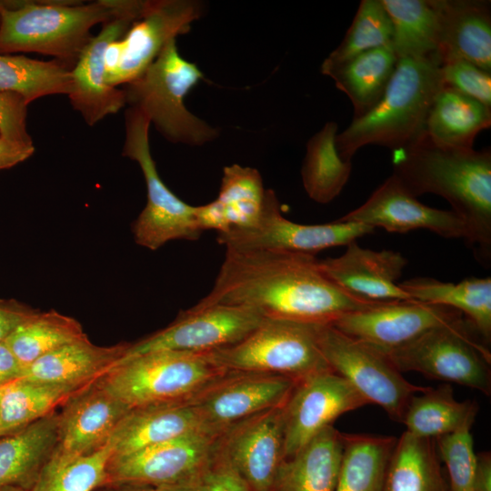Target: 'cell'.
<instances>
[{"label": "cell", "mask_w": 491, "mask_h": 491, "mask_svg": "<svg viewBox=\"0 0 491 491\" xmlns=\"http://www.w3.org/2000/svg\"><path fill=\"white\" fill-rule=\"evenodd\" d=\"M227 373L210 352L159 350L120 360L96 383L134 409L186 403Z\"/></svg>", "instance_id": "5"}, {"label": "cell", "mask_w": 491, "mask_h": 491, "mask_svg": "<svg viewBox=\"0 0 491 491\" xmlns=\"http://www.w3.org/2000/svg\"><path fill=\"white\" fill-rule=\"evenodd\" d=\"M393 25L398 59L438 55L439 19L435 0H381Z\"/></svg>", "instance_id": "35"}, {"label": "cell", "mask_w": 491, "mask_h": 491, "mask_svg": "<svg viewBox=\"0 0 491 491\" xmlns=\"http://www.w3.org/2000/svg\"><path fill=\"white\" fill-rule=\"evenodd\" d=\"M156 491H195L191 482L156 487Z\"/></svg>", "instance_id": "51"}, {"label": "cell", "mask_w": 491, "mask_h": 491, "mask_svg": "<svg viewBox=\"0 0 491 491\" xmlns=\"http://www.w3.org/2000/svg\"><path fill=\"white\" fill-rule=\"evenodd\" d=\"M317 325L265 318L241 341L210 354L228 372L279 375L300 381L331 369L319 348Z\"/></svg>", "instance_id": "7"}, {"label": "cell", "mask_w": 491, "mask_h": 491, "mask_svg": "<svg viewBox=\"0 0 491 491\" xmlns=\"http://www.w3.org/2000/svg\"><path fill=\"white\" fill-rule=\"evenodd\" d=\"M393 174L415 197H444L465 223L466 241L490 260L491 150L440 146L423 134L392 151Z\"/></svg>", "instance_id": "2"}, {"label": "cell", "mask_w": 491, "mask_h": 491, "mask_svg": "<svg viewBox=\"0 0 491 491\" xmlns=\"http://www.w3.org/2000/svg\"><path fill=\"white\" fill-rule=\"evenodd\" d=\"M0 491H28L17 486H0Z\"/></svg>", "instance_id": "52"}, {"label": "cell", "mask_w": 491, "mask_h": 491, "mask_svg": "<svg viewBox=\"0 0 491 491\" xmlns=\"http://www.w3.org/2000/svg\"><path fill=\"white\" fill-rule=\"evenodd\" d=\"M439 56L401 58L377 104L353 118L336 138L340 157L351 161L363 146L375 145L392 151L416 141L423 134L431 105L443 87Z\"/></svg>", "instance_id": "3"}, {"label": "cell", "mask_w": 491, "mask_h": 491, "mask_svg": "<svg viewBox=\"0 0 491 491\" xmlns=\"http://www.w3.org/2000/svg\"><path fill=\"white\" fill-rule=\"evenodd\" d=\"M343 454V433L333 426L282 463L274 491H336Z\"/></svg>", "instance_id": "28"}, {"label": "cell", "mask_w": 491, "mask_h": 491, "mask_svg": "<svg viewBox=\"0 0 491 491\" xmlns=\"http://www.w3.org/2000/svg\"><path fill=\"white\" fill-rule=\"evenodd\" d=\"M397 437L343 434V454L336 491H383Z\"/></svg>", "instance_id": "34"}, {"label": "cell", "mask_w": 491, "mask_h": 491, "mask_svg": "<svg viewBox=\"0 0 491 491\" xmlns=\"http://www.w3.org/2000/svg\"><path fill=\"white\" fill-rule=\"evenodd\" d=\"M145 4V1L117 0L115 14L102 24L100 33L91 37L71 69L69 100L90 126L126 105L123 89L105 82V52L141 16Z\"/></svg>", "instance_id": "15"}, {"label": "cell", "mask_w": 491, "mask_h": 491, "mask_svg": "<svg viewBox=\"0 0 491 491\" xmlns=\"http://www.w3.org/2000/svg\"><path fill=\"white\" fill-rule=\"evenodd\" d=\"M125 124L122 155L138 163L147 189L146 205L132 226L135 243L156 250L172 240L198 239L202 232L196 224L195 206L178 198L158 175L149 147L150 121L139 109L129 106Z\"/></svg>", "instance_id": "10"}, {"label": "cell", "mask_w": 491, "mask_h": 491, "mask_svg": "<svg viewBox=\"0 0 491 491\" xmlns=\"http://www.w3.org/2000/svg\"><path fill=\"white\" fill-rule=\"evenodd\" d=\"M297 382L279 375L228 372L186 403L207 428L224 433L243 419L283 406Z\"/></svg>", "instance_id": "17"}, {"label": "cell", "mask_w": 491, "mask_h": 491, "mask_svg": "<svg viewBox=\"0 0 491 491\" xmlns=\"http://www.w3.org/2000/svg\"><path fill=\"white\" fill-rule=\"evenodd\" d=\"M62 406L56 450L73 456H87L106 446L118 423L131 410L96 381Z\"/></svg>", "instance_id": "22"}, {"label": "cell", "mask_w": 491, "mask_h": 491, "mask_svg": "<svg viewBox=\"0 0 491 491\" xmlns=\"http://www.w3.org/2000/svg\"><path fill=\"white\" fill-rule=\"evenodd\" d=\"M37 309L13 299H0V343Z\"/></svg>", "instance_id": "46"}, {"label": "cell", "mask_w": 491, "mask_h": 491, "mask_svg": "<svg viewBox=\"0 0 491 491\" xmlns=\"http://www.w3.org/2000/svg\"><path fill=\"white\" fill-rule=\"evenodd\" d=\"M444 85L451 87L491 108V73L459 57L440 62Z\"/></svg>", "instance_id": "43"}, {"label": "cell", "mask_w": 491, "mask_h": 491, "mask_svg": "<svg viewBox=\"0 0 491 491\" xmlns=\"http://www.w3.org/2000/svg\"><path fill=\"white\" fill-rule=\"evenodd\" d=\"M3 389H4V386L0 387V401H1V396H2V393H3Z\"/></svg>", "instance_id": "53"}, {"label": "cell", "mask_w": 491, "mask_h": 491, "mask_svg": "<svg viewBox=\"0 0 491 491\" xmlns=\"http://www.w3.org/2000/svg\"><path fill=\"white\" fill-rule=\"evenodd\" d=\"M201 15L202 4L194 0L145 1L141 16L106 49L105 82L117 87L137 78Z\"/></svg>", "instance_id": "11"}, {"label": "cell", "mask_w": 491, "mask_h": 491, "mask_svg": "<svg viewBox=\"0 0 491 491\" xmlns=\"http://www.w3.org/2000/svg\"><path fill=\"white\" fill-rule=\"evenodd\" d=\"M57 442L55 412L0 437V486H17L31 491Z\"/></svg>", "instance_id": "27"}, {"label": "cell", "mask_w": 491, "mask_h": 491, "mask_svg": "<svg viewBox=\"0 0 491 491\" xmlns=\"http://www.w3.org/2000/svg\"><path fill=\"white\" fill-rule=\"evenodd\" d=\"M317 341L331 370L396 422L401 423L410 399L429 387L410 383L384 351L331 324L317 325Z\"/></svg>", "instance_id": "9"}, {"label": "cell", "mask_w": 491, "mask_h": 491, "mask_svg": "<svg viewBox=\"0 0 491 491\" xmlns=\"http://www.w3.org/2000/svg\"><path fill=\"white\" fill-rule=\"evenodd\" d=\"M375 229L356 223L334 221L322 225H303L286 219L281 213L275 192L266 189L262 215L248 228L217 233V242L225 249L275 250L314 255L323 249L347 246Z\"/></svg>", "instance_id": "12"}, {"label": "cell", "mask_w": 491, "mask_h": 491, "mask_svg": "<svg viewBox=\"0 0 491 491\" xmlns=\"http://www.w3.org/2000/svg\"><path fill=\"white\" fill-rule=\"evenodd\" d=\"M383 491H450L436 439L406 431L397 437Z\"/></svg>", "instance_id": "31"}, {"label": "cell", "mask_w": 491, "mask_h": 491, "mask_svg": "<svg viewBox=\"0 0 491 491\" xmlns=\"http://www.w3.org/2000/svg\"><path fill=\"white\" fill-rule=\"evenodd\" d=\"M191 483L195 491H252L242 476L216 449L209 463Z\"/></svg>", "instance_id": "44"}, {"label": "cell", "mask_w": 491, "mask_h": 491, "mask_svg": "<svg viewBox=\"0 0 491 491\" xmlns=\"http://www.w3.org/2000/svg\"><path fill=\"white\" fill-rule=\"evenodd\" d=\"M397 60L392 45L382 46L356 56L327 75L351 101L353 118L363 116L377 104L394 74Z\"/></svg>", "instance_id": "33"}, {"label": "cell", "mask_w": 491, "mask_h": 491, "mask_svg": "<svg viewBox=\"0 0 491 491\" xmlns=\"http://www.w3.org/2000/svg\"><path fill=\"white\" fill-rule=\"evenodd\" d=\"M28 103L19 95L0 93V135L16 143L34 145L26 130Z\"/></svg>", "instance_id": "45"}, {"label": "cell", "mask_w": 491, "mask_h": 491, "mask_svg": "<svg viewBox=\"0 0 491 491\" xmlns=\"http://www.w3.org/2000/svg\"><path fill=\"white\" fill-rule=\"evenodd\" d=\"M266 194L256 169L236 164L225 166L218 196L199 207V223L204 230L217 233L252 227L262 215Z\"/></svg>", "instance_id": "25"}, {"label": "cell", "mask_w": 491, "mask_h": 491, "mask_svg": "<svg viewBox=\"0 0 491 491\" xmlns=\"http://www.w3.org/2000/svg\"><path fill=\"white\" fill-rule=\"evenodd\" d=\"M439 19L440 61L459 57L491 73L489 1L435 0Z\"/></svg>", "instance_id": "23"}, {"label": "cell", "mask_w": 491, "mask_h": 491, "mask_svg": "<svg viewBox=\"0 0 491 491\" xmlns=\"http://www.w3.org/2000/svg\"><path fill=\"white\" fill-rule=\"evenodd\" d=\"M81 389L24 378L7 384L0 401V437L55 412Z\"/></svg>", "instance_id": "37"}, {"label": "cell", "mask_w": 491, "mask_h": 491, "mask_svg": "<svg viewBox=\"0 0 491 491\" xmlns=\"http://www.w3.org/2000/svg\"><path fill=\"white\" fill-rule=\"evenodd\" d=\"M86 337L82 325L76 319L55 310H37L4 342L25 367L63 346Z\"/></svg>", "instance_id": "38"}, {"label": "cell", "mask_w": 491, "mask_h": 491, "mask_svg": "<svg viewBox=\"0 0 491 491\" xmlns=\"http://www.w3.org/2000/svg\"><path fill=\"white\" fill-rule=\"evenodd\" d=\"M116 6L117 0L0 1V54L35 52L75 65L91 28Z\"/></svg>", "instance_id": "4"}, {"label": "cell", "mask_w": 491, "mask_h": 491, "mask_svg": "<svg viewBox=\"0 0 491 491\" xmlns=\"http://www.w3.org/2000/svg\"><path fill=\"white\" fill-rule=\"evenodd\" d=\"M34 152V145L16 143L0 135V170L13 167L24 162Z\"/></svg>", "instance_id": "47"}, {"label": "cell", "mask_w": 491, "mask_h": 491, "mask_svg": "<svg viewBox=\"0 0 491 491\" xmlns=\"http://www.w3.org/2000/svg\"><path fill=\"white\" fill-rule=\"evenodd\" d=\"M474 489L475 491H491L490 451H483L476 454Z\"/></svg>", "instance_id": "49"}, {"label": "cell", "mask_w": 491, "mask_h": 491, "mask_svg": "<svg viewBox=\"0 0 491 491\" xmlns=\"http://www.w3.org/2000/svg\"><path fill=\"white\" fill-rule=\"evenodd\" d=\"M336 221L381 227L392 233L422 228L445 238H467L466 226L454 211L422 204L392 175L362 205Z\"/></svg>", "instance_id": "20"}, {"label": "cell", "mask_w": 491, "mask_h": 491, "mask_svg": "<svg viewBox=\"0 0 491 491\" xmlns=\"http://www.w3.org/2000/svg\"><path fill=\"white\" fill-rule=\"evenodd\" d=\"M375 303L337 286L314 255L226 249L211 291L195 306H239L265 318L331 324Z\"/></svg>", "instance_id": "1"}, {"label": "cell", "mask_w": 491, "mask_h": 491, "mask_svg": "<svg viewBox=\"0 0 491 491\" xmlns=\"http://www.w3.org/2000/svg\"><path fill=\"white\" fill-rule=\"evenodd\" d=\"M416 301L450 307L466 316L485 344L491 340V278L465 279L457 284L416 277L399 284Z\"/></svg>", "instance_id": "29"}, {"label": "cell", "mask_w": 491, "mask_h": 491, "mask_svg": "<svg viewBox=\"0 0 491 491\" xmlns=\"http://www.w3.org/2000/svg\"><path fill=\"white\" fill-rule=\"evenodd\" d=\"M463 315L450 307L416 300L378 302L331 323L339 331L387 352Z\"/></svg>", "instance_id": "18"}, {"label": "cell", "mask_w": 491, "mask_h": 491, "mask_svg": "<svg viewBox=\"0 0 491 491\" xmlns=\"http://www.w3.org/2000/svg\"><path fill=\"white\" fill-rule=\"evenodd\" d=\"M406 264L399 252L366 249L356 241L340 256L319 260L321 270L332 282L368 302L413 300L396 283Z\"/></svg>", "instance_id": "21"}, {"label": "cell", "mask_w": 491, "mask_h": 491, "mask_svg": "<svg viewBox=\"0 0 491 491\" xmlns=\"http://www.w3.org/2000/svg\"><path fill=\"white\" fill-rule=\"evenodd\" d=\"M264 319L260 314L245 306H194L181 311L166 327L128 343L121 360L159 350L214 351L241 341Z\"/></svg>", "instance_id": "13"}, {"label": "cell", "mask_w": 491, "mask_h": 491, "mask_svg": "<svg viewBox=\"0 0 491 491\" xmlns=\"http://www.w3.org/2000/svg\"><path fill=\"white\" fill-rule=\"evenodd\" d=\"M283 406L265 410L229 426L216 451L246 481L252 491H274L284 462Z\"/></svg>", "instance_id": "19"}, {"label": "cell", "mask_w": 491, "mask_h": 491, "mask_svg": "<svg viewBox=\"0 0 491 491\" xmlns=\"http://www.w3.org/2000/svg\"><path fill=\"white\" fill-rule=\"evenodd\" d=\"M203 428L207 427L187 403L134 408L118 423L110 437L112 456L129 455Z\"/></svg>", "instance_id": "26"}, {"label": "cell", "mask_w": 491, "mask_h": 491, "mask_svg": "<svg viewBox=\"0 0 491 491\" xmlns=\"http://www.w3.org/2000/svg\"><path fill=\"white\" fill-rule=\"evenodd\" d=\"M478 409L474 400H456L450 385L429 386L410 399L401 423L416 436L436 439L471 429Z\"/></svg>", "instance_id": "32"}, {"label": "cell", "mask_w": 491, "mask_h": 491, "mask_svg": "<svg viewBox=\"0 0 491 491\" xmlns=\"http://www.w3.org/2000/svg\"><path fill=\"white\" fill-rule=\"evenodd\" d=\"M25 366L15 356L5 342L0 343V387L21 378Z\"/></svg>", "instance_id": "48"}, {"label": "cell", "mask_w": 491, "mask_h": 491, "mask_svg": "<svg viewBox=\"0 0 491 491\" xmlns=\"http://www.w3.org/2000/svg\"><path fill=\"white\" fill-rule=\"evenodd\" d=\"M127 345L101 346L86 337L39 357L25 367L21 378L83 388L115 366L124 356Z\"/></svg>", "instance_id": "24"}, {"label": "cell", "mask_w": 491, "mask_h": 491, "mask_svg": "<svg viewBox=\"0 0 491 491\" xmlns=\"http://www.w3.org/2000/svg\"><path fill=\"white\" fill-rule=\"evenodd\" d=\"M112 454L109 442L87 456H73L55 449L31 491H92L105 482Z\"/></svg>", "instance_id": "41"}, {"label": "cell", "mask_w": 491, "mask_h": 491, "mask_svg": "<svg viewBox=\"0 0 491 491\" xmlns=\"http://www.w3.org/2000/svg\"><path fill=\"white\" fill-rule=\"evenodd\" d=\"M436 442L450 491H475L476 453L471 429L437 437Z\"/></svg>", "instance_id": "42"}, {"label": "cell", "mask_w": 491, "mask_h": 491, "mask_svg": "<svg viewBox=\"0 0 491 491\" xmlns=\"http://www.w3.org/2000/svg\"><path fill=\"white\" fill-rule=\"evenodd\" d=\"M463 316L433 328L412 342L385 352L402 373L456 383L491 394V354Z\"/></svg>", "instance_id": "8"}, {"label": "cell", "mask_w": 491, "mask_h": 491, "mask_svg": "<svg viewBox=\"0 0 491 491\" xmlns=\"http://www.w3.org/2000/svg\"><path fill=\"white\" fill-rule=\"evenodd\" d=\"M92 491H156V487L132 483H104Z\"/></svg>", "instance_id": "50"}, {"label": "cell", "mask_w": 491, "mask_h": 491, "mask_svg": "<svg viewBox=\"0 0 491 491\" xmlns=\"http://www.w3.org/2000/svg\"><path fill=\"white\" fill-rule=\"evenodd\" d=\"M491 125V108L443 85L429 110L425 133L436 145L474 148L476 135Z\"/></svg>", "instance_id": "30"}, {"label": "cell", "mask_w": 491, "mask_h": 491, "mask_svg": "<svg viewBox=\"0 0 491 491\" xmlns=\"http://www.w3.org/2000/svg\"><path fill=\"white\" fill-rule=\"evenodd\" d=\"M203 78L171 40L135 80L124 85L125 104L139 109L168 141L201 145L218 136L215 128L187 110L184 98Z\"/></svg>", "instance_id": "6"}, {"label": "cell", "mask_w": 491, "mask_h": 491, "mask_svg": "<svg viewBox=\"0 0 491 491\" xmlns=\"http://www.w3.org/2000/svg\"><path fill=\"white\" fill-rule=\"evenodd\" d=\"M393 25L381 0H362L353 22L339 45L321 65L328 75L340 65L367 51L392 45Z\"/></svg>", "instance_id": "40"}, {"label": "cell", "mask_w": 491, "mask_h": 491, "mask_svg": "<svg viewBox=\"0 0 491 491\" xmlns=\"http://www.w3.org/2000/svg\"><path fill=\"white\" fill-rule=\"evenodd\" d=\"M222 434L203 428L129 455L111 456L104 483L153 487L189 483L212 459Z\"/></svg>", "instance_id": "14"}, {"label": "cell", "mask_w": 491, "mask_h": 491, "mask_svg": "<svg viewBox=\"0 0 491 491\" xmlns=\"http://www.w3.org/2000/svg\"><path fill=\"white\" fill-rule=\"evenodd\" d=\"M71 69L58 61L0 54V93L21 95L28 104L49 95H69Z\"/></svg>", "instance_id": "39"}, {"label": "cell", "mask_w": 491, "mask_h": 491, "mask_svg": "<svg viewBox=\"0 0 491 491\" xmlns=\"http://www.w3.org/2000/svg\"><path fill=\"white\" fill-rule=\"evenodd\" d=\"M337 129L336 122H326L306 144L301 168L302 182L308 196L319 204L334 200L351 175V161L343 160L336 150Z\"/></svg>", "instance_id": "36"}, {"label": "cell", "mask_w": 491, "mask_h": 491, "mask_svg": "<svg viewBox=\"0 0 491 491\" xmlns=\"http://www.w3.org/2000/svg\"><path fill=\"white\" fill-rule=\"evenodd\" d=\"M366 405L367 401L331 369L298 381L282 408L285 458L333 426L340 416Z\"/></svg>", "instance_id": "16"}]
</instances>
